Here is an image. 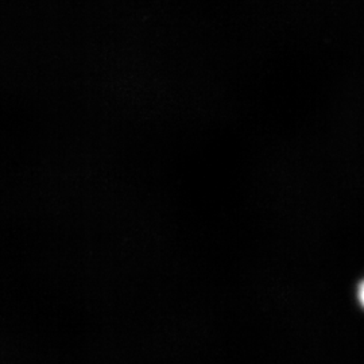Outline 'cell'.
<instances>
[{
    "instance_id": "1",
    "label": "cell",
    "mask_w": 364,
    "mask_h": 364,
    "mask_svg": "<svg viewBox=\"0 0 364 364\" xmlns=\"http://www.w3.org/2000/svg\"><path fill=\"white\" fill-rule=\"evenodd\" d=\"M359 301L364 306V282H362L359 287Z\"/></svg>"
}]
</instances>
